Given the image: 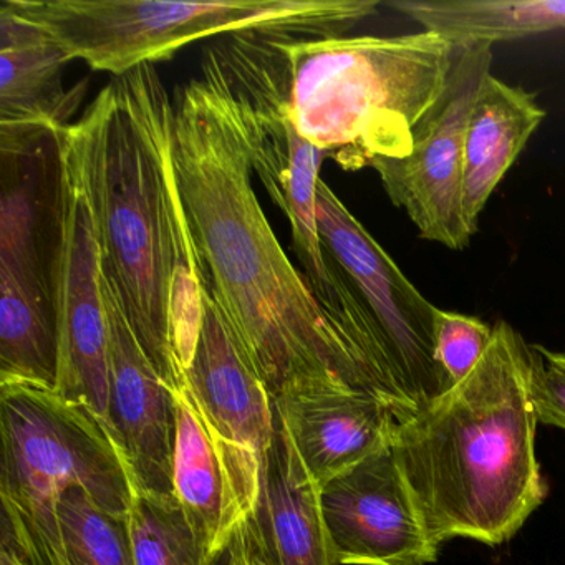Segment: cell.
<instances>
[{
  "instance_id": "cell-17",
  "label": "cell",
  "mask_w": 565,
  "mask_h": 565,
  "mask_svg": "<svg viewBox=\"0 0 565 565\" xmlns=\"http://www.w3.org/2000/svg\"><path fill=\"white\" fill-rule=\"evenodd\" d=\"M276 418V435L264 459L259 502L247 524L274 565H337L320 486L303 465L277 409Z\"/></svg>"
},
{
  "instance_id": "cell-22",
  "label": "cell",
  "mask_w": 565,
  "mask_h": 565,
  "mask_svg": "<svg viewBox=\"0 0 565 565\" xmlns=\"http://www.w3.org/2000/svg\"><path fill=\"white\" fill-rule=\"evenodd\" d=\"M65 565H135L127 519L102 511L82 489L58 502Z\"/></svg>"
},
{
  "instance_id": "cell-3",
  "label": "cell",
  "mask_w": 565,
  "mask_h": 565,
  "mask_svg": "<svg viewBox=\"0 0 565 565\" xmlns=\"http://www.w3.org/2000/svg\"><path fill=\"white\" fill-rule=\"evenodd\" d=\"M537 422L531 345L498 322L476 369L393 436V455L436 544H501L542 504L548 488L535 456Z\"/></svg>"
},
{
  "instance_id": "cell-9",
  "label": "cell",
  "mask_w": 565,
  "mask_h": 565,
  "mask_svg": "<svg viewBox=\"0 0 565 565\" xmlns=\"http://www.w3.org/2000/svg\"><path fill=\"white\" fill-rule=\"evenodd\" d=\"M317 223L323 246L349 277L372 320L393 383L422 412L455 386L436 356L438 307L406 279L322 178L317 188Z\"/></svg>"
},
{
  "instance_id": "cell-26",
  "label": "cell",
  "mask_w": 565,
  "mask_h": 565,
  "mask_svg": "<svg viewBox=\"0 0 565 565\" xmlns=\"http://www.w3.org/2000/svg\"><path fill=\"white\" fill-rule=\"evenodd\" d=\"M207 565H236V558H234L233 548H231V542L227 547L223 548V551L216 552V554L210 558Z\"/></svg>"
},
{
  "instance_id": "cell-4",
  "label": "cell",
  "mask_w": 565,
  "mask_h": 565,
  "mask_svg": "<svg viewBox=\"0 0 565 565\" xmlns=\"http://www.w3.org/2000/svg\"><path fill=\"white\" fill-rule=\"evenodd\" d=\"M299 134L343 170L412 151L456 47L435 32L395 38H273Z\"/></svg>"
},
{
  "instance_id": "cell-11",
  "label": "cell",
  "mask_w": 565,
  "mask_h": 565,
  "mask_svg": "<svg viewBox=\"0 0 565 565\" xmlns=\"http://www.w3.org/2000/svg\"><path fill=\"white\" fill-rule=\"evenodd\" d=\"M58 138L64 217L57 296V392L94 413L110 433V353L100 246L71 125L61 128Z\"/></svg>"
},
{
  "instance_id": "cell-14",
  "label": "cell",
  "mask_w": 565,
  "mask_h": 565,
  "mask_svg": "<svg viewBox=\"0 0 565 565\" xmlns=\"http://www.w3.org/2000/svg\"><path fill=\"white\" fill-rule=\"evenodd\" d=\"M186 388L247 486L259 495L264 459L276 435V406L206 289Z\"/></svg>"
},
{
  "instance_id": "cell-12",
  "label": "cell",
  "mask_w": 565,
  "mask_h": 565,
  "mask_svg": "<svg viewBox=\"0 0 565 565\" xmlns=\"http://www.w3.org/2000/svg\"><path fill=\"white\" fill-rule=\"evenodd\" d=\"M320 504L337 565H426L438 557L392 446L320 486Z\"/></svg>"
},
{
  "instance_id": "cell-20",
  "label": "cell",
  "mask_w": 565,
  "mask_h": 565,
  "mask_svg": "<svg viewBox=\"0 0 565 565\" xmlns=\"http://www.w3.org/2000/svg\"><path fill=\"white\" fill-rule=\"evenodd\" d=\"M385 6L455 47H492L565 31V0H390Z\"/></svg>"
},
{
  "instance_id": "cell-1",
  "label": "cell",
  "mask_w": 565,
  "mask_h": 565,
  "mask_svg": "<svg viewBox=\"0 0 565 565\" xmlns=\"http://www.w3.org/2000/svg\"><path fill=\"white\" fill-rule=\"evenodd\" d=\"M171 153L204 289L273 399L352 388L416 409L339 332L284 253L253 188L246 131L216 45L173 95Z\"/></svg>"
},
{
  "instance_id": "cell-27",
  "label": "cell",
  "mask_w": 565,
  "mask_h": 565,
  "mask_svg": "<svg viewBox=\"0 0 565 565\" xmlns=\"http://www.w3.org/2000/svg\"><path fill=\"white\" fill-rule=\"evenodd\" d=\"M0 565H19L18 555L8 542H0Z\"/></svg>"
},
{
  "instance_id": "cell-6",
  "label": "cell",
  "mask_w": 565,
  "mask_h": 565,
  "mask_svg": "<svg viewBox=\"0 0 565 565\" xmlns=\"http://www.w3.org/2000/svg\"><path fill=\"white\" fill-rule=\"evenodd\" d=\"M22 18L41 25L68 61L95 72L128 74L141 65L170 61L184 45L214 35L343 38L379 14V0H4Z\"/></svg>"
},
{
  "instance_id": "cell-5",
  "label": "cell",
  "mask_w": 565,
  "mask_h": 565,
  "mask_svg": "<svg viewBox=\"0 0 565 565\" xmlns=\"http://www.w3.org/2000/svg\"><path fill=\"white\" fill-rule=\"evenodd\" d=\"M2 541L19 565H65L58 502L82 489L102 511L128 519L135 486L100 419L32 383H0Z\"/></svg>"
},
{
  "instance_id": "cell-19",
  "label": "cell",
  "mask_w": 565,
  "mask_h": 565,
  "mask_svg": "<svg viewBox=\"0 0 565 565\" xmlns=\"http://www.w3.org/2000/svg\"><path fill=\"white\" fill-rule=\"evenodd\" d=\"M545 118L535 97L489 74L469 114L462 168V221L471 236L479 214L501 183L529 138Z\"/></svg>"
},
{
  "instance_id": "cell-16",
  "label": "cell",
  "mask_w": 565,
  "mask_h": 565,
  "mask_svg": "<svg viewBox=\"0 0 565 565\" xmlns=\"http://www.w3.org/2000/svg\"><path fill=\"white\" fill-rule=\"evenodd\" d=\"M274 406L319 486L392 446L399 423L388 403L352 388L300 390Z\"/></svg>"
},
{
  "instance_id": "cell-18",
  "label": "cell",
  "mask_w": 565,
  "mask_h": 565,
  "mask_svg": "<svg viewBox=\"0 0 565 565\" xmlns=\"http://www.w3.org/2000/svg\"><path fill=\"white\" fill-rule=\"evenodd\" d=\"M71 64L41 25L0 6V127H67L77 94L64 88Z\"/></svg>"
},
{
  "instance_id": "cell-2",
  "label": "cell",
  "mask_w": 565,
  "mask_h": 565,
  "mask_svg": "<svg viewBox=\"0 0 565 565\" xmlns=\"http://www.w3.org/2000/svg\"><path fill=\"white\" fill-rule=\"evenodd\" d=\"M173 95L154 65L111 78L71 125L110 282L148 360L186 386L204 282L171 153Z\"/></svg>"
},
{
  "instance_id": "cell-8",
  "label": "cell",
  "mask_w": 565,
  "mask_h": 565,
  "mask_svg": "<svg viewBox=\"0 0 565 565\" xmlns=\"http://www.w3.org/2000/svg\"><path fill=\"white\" fill-rule=\"evenodd\" d=\"M273 38L234 34L216 49L246 131L253 171L289 223L294 253L310 292L339 326L352 287L323 246L317 223V188L327 153L309 143L294 124Z\"/></svg>"
},
{
  "instance_id": "cell-15",
  "label": "cell",
  "mask_w": 565,
  "mask_h": 565,
  "mask_svg": "<svg viewBox=\"0 0 565 565\" xmlns=\"http://www.w3.org/2000/svg\"><path fill=\"white\" fill-rule=\"evenodd\" d=\"M177 396L174 495L206 545L223 551L253 518L259 495L247 486L231 452L214 435L200 406L184 386Z\"/></svg>"
},
{
  "instance_id": "cell-13",
  "label": "cell",
  "mask_w": 565,
  "mask_h": 565,
  "mask_svg": "<svg viewBox=\"0 0 565 565\" xmlns=\"http://www.w3.org/2000/svg\"><path fill=\"white\" fill-rule=\"evenodd\" d=\"M102 282L110 353L111 436L137 489L174 494L177 396L138 343L114 287L104 276Z\"/></svg>"
},
{
  "instance_id": "cell-24",
  "label": "cell",
  "mask_w": 565,
  "mask_h": 565,
  "mask_svg": "<svg viewBox=\"0 0 565 565\" xmlns=\"http://www.w3.org/2000/svg\"><path fill=\"white\" fill-rule=\"evenodd\" d=\"M531 393L539 422L565 431V352L531 345Z\"/></svg>"
},
{
  "instance_id": "cell-21",
  "label": "cell",
  "mask_w": 565,
  "mask_h": 565,
  "mask_svg": "<svg viewBox=\"0 0 565 565\" xmlns=\"http://www.w3.org/2000/svg\"><path fill=\"white\" fill-rule=\"evenodd\" d=\"M127 522L135 565H207L214 555L174 494L137 489Z\"/></svg>"
},
{
  "instance_id": "cell-23",
  "label": "cell",
  "mask_w": 565,
  "mask_h": 565,
  "mask_svg": "<svg viewBox=\"0 0 565 565\" xmlns=\"http://www.w3.org/2000/svg\"><path fill=\"white\" fill-rule=\"evenodd\" d=\"M435 339L438 362L456 385L481 362L492 340V327L476 317L438 309Z\"/></svg>"
},
{
  "instance_id": "cell-10",
  "label": "cell",
  "mask_w": 565,
  "mask_h": 565,
  "mask_svg": "<svg viewBox=\"0 0 565 565\" xmlns=\"http://www.w3.org/2000/svg\"><path fill=\"white\" fill-rule=\"evenodd\" d=\"M491 64V45L456 47L448 84L416 125L412 151L370 163L386 196L408 214L419 237L451 250L466 249L472 239L461 210L466 125Z\"/></svg>"
},
{
  "instance_id": "cell-7",
  "label": "cell",
  "mask_w": 565,
  "mask_h": 565,
  "mask_svg": "<svg viewBox=\"0 0 565 565\" xmlns=\"http://www.w3.org/2000/svg\"><path fill=\"white\" fill-rule=\"evenodd\" d=\"M58 131L0 127V383L55 392L64 217Z\"/></svg>"
},
{
  "instance_id": "cell-25",
  "label": "cell",
  "mask_w": 565,
  "mask_h": 565,
  "mask_svg": "<svg viewBox=\"0 0 565 565\" xmlns=\"http://www.w3.org/2000/svg\"><path fill=\"white\" fill-rule=\"evenodd\" d=\"M236 565H274L266 552L259 547L249 524H244L231 541Z\"/></svg>"
}]
</instances>
